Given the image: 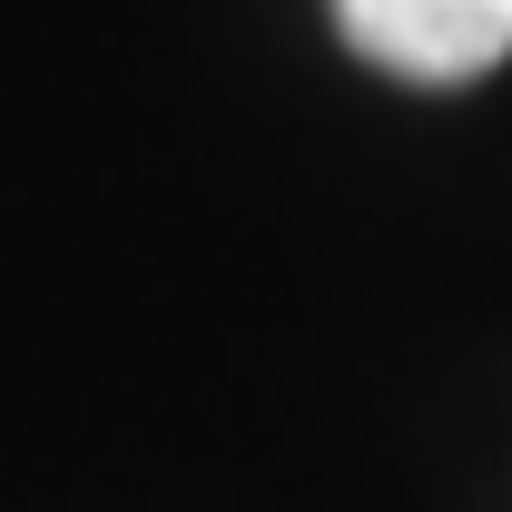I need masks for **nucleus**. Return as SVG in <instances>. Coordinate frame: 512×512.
I'll list each match as a JSON object with an SVG mask.
<instances>
[{
    "mask_svg": "<svg viewBox=\"0 0 512 512\" xmlns=\"http://www.w3.org/2000/svg\"><path fill=\"white\" fill-rule=\"evenodd\" d=\"M335 30L394 79H483L493 60H512V0H335Z\"/></svg>",
    "mask_w": 512,
    "mask_h": 512,
    "instance_id": "nucleus-1",
    "label": "nucleus"
}]
</instances>
